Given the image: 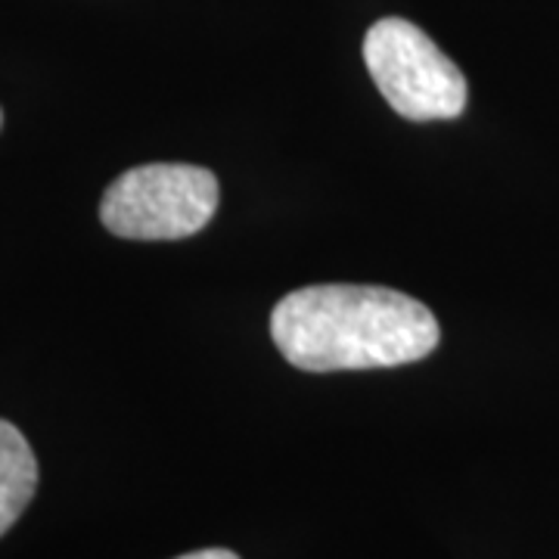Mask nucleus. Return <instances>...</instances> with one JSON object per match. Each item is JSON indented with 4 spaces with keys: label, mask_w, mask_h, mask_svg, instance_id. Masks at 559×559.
I'll return each instance as SVG.
<instances>
[{
    "label": "nucleus",
    "mask_w": 559,
    "mask_h": 559,
    "mask_svg": "<svg viewBox=\"0 0 559 559\" xmlns=\"http://www.w3.org/2000/svg\"><path fill=\"white\" fill-rule=\"evenodd\" d=\"M364 62L389 106L407 121L457 119L466 109V79L457 62L419 25L399 16L370 25Z\"/></svg>",
    "instance_id": "nucleus-3"
},
{
    "label": "nucleus",
    "mask_w": 559,
    "mask_h": 559,
    "mask_svg": "<svg viewBox=\"0 0 559 559\" xmlns=\"http://www.w3.org/2000/svg\"><path fill=\"white\" fill-rule=\"evenodd\" d=\"M38 491V460L20 429L0 419V538L20 522Z\"/></svg>",
    "instance_id": "nucleus-4"
},
{
    "label": "nucleus",
    "mask_w": 559,
    "mask_h": 559,
    "mask_svg": "<svg viewBox=\"0 0 559 559\" xmlns=\"http://www.w3.org/2000/svg\"><path fill=\"white\" fill-rule=\"evenodd\" d=\"M218 209V178L202 165L150 162L124 171L103 193L100 221L121 240H183Z\"/></svg>",
    "instance_id": "nucleus-2"
},
{
    "label": "nucleus",
    "mask_w": 559,
    "mask_h": 559,
    "mask_svg": "<svg viewBox=\"0 0 559 559\" xmlns=\"http://www.w3.org/2000/svg\"><path fill=\"white\" fill-rule=\"evenodd\" d=\"M178 559H240L234 550H224V547H209V550H193V554H183Z\"/></svg>",
    "instance_id": "nucleus-5"
},
{
    "label": "nucleus",
    "mask_w": 559,
    "mask_h": 559,
    "mask_svg": "<svg viewBox=\"0 0 559 559\" xmlns=\"http://www.w3.org/2000/svg\"><path fill=\"white\" fill-rule=\"evenodd\" d=\"M280 355L308 373L380 370L429 358L439 320L423 301L389 286L318 283L283 296L271 311Z\"/></svg>",
    "instance_id": "nucleus-1"
},
{
    "label": "nucleus",
    "mask_w": 559,
    "mask_h": 559,
    "mask_svg": "<svg viewBox=\"0 0 559 559\" xmlns=\"http://www.w3.org/2000/svg\"><path fill=\"white\" fill-rule=\"evenodd\" d=\"M0 128H3V112H0Z\"/></svg>",
    "instance_id": "nucleus-6"
}]
</instances>
